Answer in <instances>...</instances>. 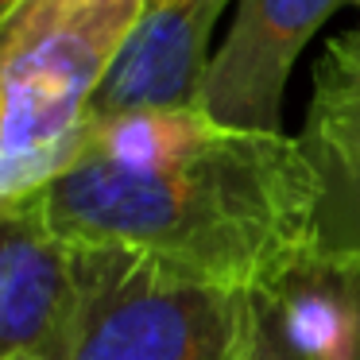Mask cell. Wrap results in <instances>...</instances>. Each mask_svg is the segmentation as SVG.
I'll list each match as a JSON object with an SVG mask.
<instances>
[{"label":"cell","mask_w":360,"mask_h":360,"mask_svg":"<svg viewBox=\"0 0 360 360\" xmlns=\"http://www.w3.org/2000/svg\"><path fill=\"white\" fill-rule=\"evenodd\" d=\"M27 198L66 240L264 290L314 252L321 179L298 136L236 132L194 105L94 120L74 163Z\"/></svg>","instance_id":"1"},{"label":"cell","mask_w":360,"mask_h":360,"mask_svg":"<svg viewBox=\"0 0 360 360\" xmlns=\"http://www.w3.org/2000/svg\"><path fill=\"white\" fill-rule=\"evenodd\" d=\"M148 0H16L0 8V202L43 190L82 151L89 109Z\"/></svg>","instance_id":"2"},{"label":"cell","mask_w":360,"mask_h":360,"mask_svg":"<svg viewBox=\"0 0 360 360\" xmlns=\"http://www.w3.org/2000/svg\"><path fill=\"white\" fill-rule=\"evenodd\" d=\"M86 302L70 360H244L252 290L120 244H82Z\"/></svg>","instance_id":"3"},{"label":"cell","mask_w":360,"mask_h":360,"mask_svg":"<svg viewBox=\"0 0 360 360\" xmlns=\"http://www.w3.org/2000/svg\"><path fill=\"white\" fill-rule=\"evenodd\" d=\"M86 302L82 244L32 198L0 202V360H70Z\"/></svg>","instance_id":"4"},{"label":"cell","mask_w":360,"mask_h":360,"mask_svg":"<svg viewBox=\"0 0 360 360\" xmlns=\"http://www.w3.org/2000/svg\"><path fill=\"white\" fill-rule=\"evenodd\" d=\"M345 0H236L198 109L236 132H283V94L302 47Z\"/></svg>","instance_id":"5"},{"label":"cell","mask_w":360,"mask_h":360,"mask_svg":"<svg viewBox=\"0 0 360 360\" xmlns=\"http://www.w3.org/2000/svg\"><path fill=\"white\" fill-rule=\"evenodd\" d=\"M229 0H148L89 109V124L148 109H194L210 70V32Z\"/></svg>","instance_id":"6"},{"label":"cell","mask_w":360,"mask_h":360,"mask_svg":"<svg viewBox=\"0 0 360 360\" xmlns=\"http://www.w3.org/2000/svg\"><path fill=\"white\" fill-rule=\"evenodd\" d=\"M275 290L310 360H360V259L306 256Z\"/></svg>","instance_id":"7"},{"label":"cell","mask_w":360,"mask_h":360,"mask_svg":"<svg viewBox=\"0 0 360 360\" xmlns=\"http://www.w3.org/2000/svg\"><path fill=\"white\" fill-rule=\"evenodd\" d=\"M298 140L310 159L360 163V27L329 39Z\"/></svg>","instance_id":"8"},{"label":"cell","mask_w":360,"mask_h":360,"mask_svg":"<svg viewBox=\"0 0 360 360\" xmlns=\"http://www.w3.org/2000/svg\"><path fill=\"white\" fill-rule=\"evenodd\" d=\"M321 198L314 213V252L310 256L360 259V163H321Z\"/></svg>","instance_id":"9"},{"label":"cell","mask_w":360,"mask_h":360,"mask_svg":"<svg viewBox=\"0 0 360 360\" xmlns=\"http://www.w3.org/2000/svg\"><path fill=\"white\" fill-rule=\"evenodd\" d=\"M244 360H310L275 287L252 290V333L244 345Z\"/></svg>","instance_id":"10"},{"label":"cell","mask_w":360,"mask_h":360,"mask_svg":"<svg viewBox=\"0 0 360 360\" xmlns=\"http://www.w3.org/2000/svg\"><path fill=\"white\" fill-rule=\"evenodd\" d=\"M8 4H16V0H0V8H8Z\"/></svg>","instance_id":"11"}]
</instances>
